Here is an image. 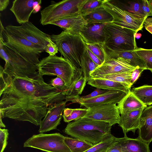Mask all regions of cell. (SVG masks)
Returning a JSON list of instances; mask_svg holds the SVG:
<instances>
[{
	"label": "cell",
	"instance_id": "obj_1",
	"mask_svg": "<svg viewBox=\"0 0 152 152\" xmlns=\"http://www.w3.org/2000/svg\"><path fill=\"white\" fill-rule=\"evenodd\" d=\"M0 114L19 121L39 126L49 107L65 99L61 90L45 83L38 74L33 77L10 76L0 65Z\"/></svg>",
	"mask_w": 152,
	"mask_h": 152
},
{
	"label": "cell",
	"instance_id": "obj_2",
	"mask_svg": "<svg viewBox=\"0 0 152 152\" xmlns=\"http://www.w3.org/2000/svg\"><path fill=\"white\" fill-rule=\"evenodd\" d=\"M109 123L83 117L69 123L66 134L94 145L112 136Z\"/></svg>",
	"mask_w": 152,
	"mask_h": 152
},
{
	"label": "cell",
	"instance_id": "obj_3",
	"mask_svg": "<svg viewBox=\"0 0 152 152\" xmlns=\"http://www.w3.org/2000/svg\"><path fill=\"white\" fill-rule=\"evenodd\" d=\"M50 37L64 58L76 69L81 68V58L86 47L80 36L65 30Z\"/></svg>",
	"mask_w": 152,
	"mask_h": 152
},
{
	"label": "cell",
	"instance_id": "obj_4",
	"mask_svg": "<svg viewBox=\"0 0 152 152\" xmlns=\"http://www.w3.org/2000/svg\"><path fill=\"white\" fill-rule=\"evenodd\" d=\"M105 40L103 45L108 48L118 51H132L137 48L136 33L132 30L112 22L106 23L104 28Z\"/></svg>",
	"mask_w": 152,
	"mask_h": 152
},
{
	"label": "cell",
	"instance_id": "obj_5",
	"mask_svg": "<svg viewBox=\"0 0 152 152\" xmlns=\"http://www.w3.org/2000/svg\"><path fill=\"white\" fill-rule=\"evenodd\" d=\"M88 0H64L54 2L40 12L41 24L45 25L65 18L80 15Z\"/></svg>",
	"mask_w": 152,
	"mask_h": 152
},
{
	"label": "cell",
	"instance_id": "obj_6",
	"mask_svg": "<svg viewBox=\"0 0 152 152\" xmlns=\"http://www.w3.org/2000/svg\"><path fill=\"white\" fill-rule=\"evenodd\" d=\"M38 68L40 75H56L61 78L66 88L73 80L77 71V69L64 58L56 56L49 55L43 58L38 64Z\"/></svg>",
	"mask_w": 152,
	"mask_h": 152
},
{
	"label": "cell",
	"instance_id": "obj_7",
	"mask_svg": "<svg viewBox=\"0 0 152 152\" xmlns=\"http://www.w3.org/2000/svg\"><path fill=\"white\" fill-rule=\"evenodd\" d=\"M8 56L4 68V72L10 76L33 77L39 74L38 66L31 63L10 47L4 44Z\"/></svg>",
	"mask_w": 152,
	"mask_h": 152
},
{
	"label": "cell",
	"instance_id": "obj_8",
	"mask_svg": "<svg viewBox=\"0 0 152 152\" xmlns=\"http://www.w3.org/2000/svg\"><path fill=\"white\" fill-rule=\"evenodd\" d=\"M2 33L5 45L17 52L26 59L38 66L40 53L45 51L42 47L35 45L20 36L11 32L4 28Z\"/></svg>",
	"mask_w": 152,
	"mask_h": 152
},
{
	"label": "cell",
	"instance_id": "obj_9",
	"mask_svg": "<svg viewBox=\"0 0 152 152\" xmlns=\"http://www.w3.org/2000/svg\"><path fill=\"white\" fill-rule=\"evenodd\" d=\"M65 137L59 133L34 134L26 141L23 147L47 152H71L64 142Z\"/></svg>",
	"mask_w": 152,
	"mask_h": 152
},
{
	"label": "cell",
	"instance_id": "obj_10",
	"mask_svg": "<svg viewBox=\"0 0 152 152\" xmlns=\"http://www.w3.org/2000/svg\"><path fill=\"white\" fill-rule=\"evenodd\" d=\"M103 7L113 17L112 23L129 28L136 33L142 30L146 18L139 16L124 10L112 3L109 0H104Z\"/></svg>",
	"mask_w": 152,
	"mask_h": 152
},
{
	"label": "cell",
	"instance_id": "obj_11",
	"mask_svg": "<svg viewBox=\"0 0 152 152\" xmlns=\"http://www.w3.org/2000/svg\"><path fill=\"white\" fill-rule=\"evenodd\" d=\"M4 28L8 31L16 34L32 43L42 47L45 50L47 45L52 40L50 35L40 30L29 21L20 26L8 25Z\"/></svg>",
	"mask_w": 152,
	"mask_h": 152
},
{
	"label": "cell",
	"instance_id": "obj_12",
	"mask_svg": "<svg viewBox=\"0 0 152 152\" xmlns=\"http://www.w3.org/2000/svg\"><path fill=\"white\" fill-rule=\"evenodd\" d=\"M116 104H103L90 108L84 117L108 123L111 126L119 124L121 115Z\"/></svg>",
	"mask_w": 152,
	"mask_h": 152
},
{
	"label": "cell",
	"instance_id": "obj_13",
	"mask_svg": "<svg viewBox=\"0 0 152 152\" xmlns=\"http://www.w3.org/2000/svg\"><path fill=\"white\" fill-rule=\"evenodd\" d=\"M41 0H15L10 9L20 24L28 22L32 13H35L41 8Z\"/></svg>",
	"mask_w": 152,
	"mask_h": 152
},
{
	"label": "cell",
	"instance_id": "obj_14",
	"mask_svg": "<svg viewBox=\"0 0 152 152\" xmlns=\"http://www.w3.org/2000/svg\"><path fill=\"white\" fill-rule=\"evenodd\" d=\"M66 102L62 101L50 106L40 124L38 132L42 133L56 129L60 122Z\"/></svg>",
	"mask_w": 152,
	"mask_h": 152
},
{
	"label": "cell",
	"instance_id": "obj_15",
	"mask_svg": "<svg viewBox=\"0 0 152 152\" xmlns=\"http://www.w3.org/2000/svg\"><path fill=\"white\" fill-rule=\"evenodd\" d=\"M135 67L121 58H110L105 56L104 61L90 74L91 77L133 71Z\"/></svg>",
	"mask_w": 152,
	"mask_h": 152
},
{
	"label": "cell",
	"instance_id": "obj_16",
	"mask_svg": "<svg viewBox=\"0 0 152 152\" xmlns=\"http://www.w3.org/2000/svg\"><path fill=\"white\" fill-rule=\"evenodd\" d=\"M106 23H87L82 28L79 34L86 43L103 45L105 40L104 28Z\"/></svg>",
	"mask_w": 152,
	"mask_h": 152
},
{
	"label": "cell",
	"instance_id": "obj_17",
	"mask_svg": "<svg viewBox=\"0 0 152 152\" xmlns=\"http://www.w3.org/2000/svg\"><path fill=\"white\" fill-rule=\"evenodd\" d=\"M117 90H110L97 97L84 100H80V107L89 109L93 107L112 103L118 104L128 94Z\"/></svg>",
	"mask_w": 152,
	"mask_h": 152
},
{
	"label": "cell",
	"instance_id": "obj_18",
	"mask_svg": "<svg viewBox=\"0 0 152 152\" xmlns=\"http://www.w3.org/2000/svg\"><path fill=\"white\" fill-rule=\"evenodd\" d=\"M87 81L84 76L81 68L77 69L76 72L73 80L64 91L66 95L65 101H71L72 103H79L80 95Z\"/></svg>",
	"mask_w": 152,
	"mask_h": 152
},
{
	"label": "cell",
	"instance_id": "obj_19",
	"mask_svg": "<svg viewBox=\"0 0 152 152\" xmlns=\"http://www.w3.org/2000/svg\"><path fill=\"white\" fill-rule=\"evenodd\" d=\"M105 56L110 58H121L131 65L146 69L145 64L143 59L135 50L128 51H118L110 49L104 45H99Z\"/></svg>",
	"mask_w": 152,
	"mask_h": 152
},
{
	"label": "cell",
	"instance_id": "obj_20",
	"mask_svg": "<svg viewBox=\"0 0 152 152\" xmlns=\"http://www.w3.org/2000/svg\"><path fill=\"white\" fill-rule=\"evenodd\" d=\"M137 137L148 144L152 141V105L147 107L141 115Z\"/></svg>",
	"mask_w": 152,
	"mask_h": 152
},
{
	"label": "cell",
	"instance_id": "obj_21",
	"mask_svg": "<svg viewBox=\"0 0 152 152\" xmlns=\"http://www.w3.org/2000/svg\"><path fill=\"white\" fill-rule=\"evenodd\" d=\"M116 141L124 152H151L149 144L137 138L133 139L124 136L115 138Z\"/></svg>",
	"mask_w": 152,
	"mask_h": 152
},
{
	"label": "cell",
	"instance_id": "obj_22",
	"mask_svg": "<svg viewBox=\"0 0 152 152\" xmlns=\"http://www.w3.org/2000/svg\"><path fill=\"white\" fill-rule=\"evenodd\" d=\"M145 108L121 114L119 126L122 128L124 136H126V133L132 131L135 133L136 130L138 129L141 115Z\"/></svg>",
	"mask_w": 152,
	"mask_h": 152
},
{
	"label": "cell",
	"instance_id": "obj_23",
	"mask_svg": "<svg viewBox=\"0 0 152 152\" xmlns=\"http://www.w3.org/2000/svg\"><path fill=\"white\" fill-rule=\"evenodd\" d=\"M87 23L80 15L65 18L55 21L50 24L57 26L75 34H79L82 28Z\"/></svg>",
	"mask_w": 152,
	"mask_h": 152
},
{
	"label": "cell",
	"instance_id": "obj_24",
	"mask_svg": "<svg viewBox=\"0 0 152 152\" xmlns=\"http://www.w3.org/2000/svg\"><path fill=\"white\" fill-rule=\"evenodd\" d=\"M87 82L89 85L101 89L117 90L127 93L131 91L128 85L109 80L91 78Z\"/></svg>",
	"mask_w": 152,
	"mask_h": 152
},
{
	"label": "cell",
	"instance_id": "obj_25",
	"mask_svg": "<svg viewBox=\"0 0 152 152\" xmlns=\"http://www.w3.org/2000/svg\"><path fill=\"white\" fill-rule=\"evenodd\" d=\"M117 106L121 115L147 107L138 99L131 91L118 104Z\"/></svg>",
	"mask_w": 152,
	"mask_h": 152
},
{
	"label": "cell",
	"instance_id": "obj_26",
	"mask_svg": "<svg viewBox=\"0 0 152 152\" xmlns=\"http://www.w3.org/2000/svg\"><path fill=\"white\" fill-rule=\"evenodd\" d=\"M87 23L112 22L113 17L103 7H98L90 13L82 16Z\"/></svg>",
	"mask_w": 152,
	"mask_h": 152
},
{
	"label": "cell",
	"instance_id": "obj_27",
	"mask_svg": "<svg viewBox=\"0 0 152 152\" xmlns=\"http://www.w3.org/2000/svg\"><path fill=\"white\" fill-rule=\"evenodd\" d=\"M110 1L124 10L136 15L141 18H145L142 9V0L124 1L113 0Z\"/></svg>",
	"mask_w": 152,
	"mask_h": 152
},
{
	"label": "cell",
	"instance_id": "obj_28",
	"mask_svg": "<svg viewBox=\"0 0 152 152\" xmlns=\"http://www.w3.org/2000/svg\"><path fill=\"white\" fill-rule=\"evenodd\" d=\"M131 91L145 105L152 104V86L144 85L134 88Z\"/></svg>",
	"mask_w": 152,
	"mask_h": 152
},
{
	"label": "cell",
	"instance_id": "obj_29",
	"mask_svg": "<svg viewBox=\"0 0 152 152\" xmlns=\"http://www.w3.org/2000/svg\"><path fill=\"white\" fill-rule=\"evenodd\" d=\"M64 142L71 152H84L94 145L77 138L65 137Z\"/></svg>",
	"mask_w": 152,
	"mask_h": 152
},
{
	"label": "cell",
	"instance_id": "obj_30",
	"mask_svg": "<svg viewBox=\"0 0 152 152\" xmlns=\"http://www.w3.org/2000/svg\"><path fill=\"white\" fill-rule=\"evenodd\" d=\"M81 66L84 76L87 81L91 78L90 73L99 66L91 59L87 48L81 58Z\"/></svg>",
	"mask_w": 152,
	"mask_h": 152
},
{
	"label": "cell",
	"instance_id": "obj_31",
	"mask_svg": "<svg viewBox=\"0 0 152 152\" xmlns=\"http://www.w3.org/2000/svg\"><path fill=\"white\" fill-rule=\"evenodd\" d=\"M88 110V108H65L62 115L64 121L65 122H69L72 121H75L83 118Z\"/></svg>",
	"mask_w": 152,
	"mask_h": 152
},
{
	"label": "cell",
	"instance_id": "obj_32",
	"mask_svg": "<svg viewBox=\"0 0 152 152\" xmlns=\"http://www.w3.org/2000/svg\"><path fill=\"white\" fill-rule=\"evenodd\" d=\"M132 72L99 75L91 78L109 80L127 85L131 88L132 86L131 83Z\"/></svg>",
	"mask_w": 152,
	"mask_h": 152
},
{
	"label": "cell",
	"instance_id": "obj_33",
	"mask_svg": "<svg viewBox=\"0 0 152 152\" xmlns=\"http://www.w3.org/2000/svg\"><path fill=\"white\" fill-rule=\"evenodd\" d=\"M115 138L112 135L84 152H108L113 146L115 142Z\"/></svg>",
	"mask_w": 152,
	"mask_h": 152
},
{
	"label": "cell",
	"instance_id": "obj_34",
	"mask_svg": "<svg viewBox=\"0 0 152 152\" xmlns=\"http://www.w3.org/2000/svg\"><path fill=\"white\" fill-rule=\"evenodd\" d=\"M134 50L144 61L146 69H152V49L137 47Z\"/></svg>",
	"mask_w": 152,
	"mask_h": 152
},
{
	"label": "cell",
	"instance_id": "obj_35",
	"mask_svg": "<svg viewBox=\"0 0 152 152\" xmlns=\"http://www.w3.org/2000/svg\"><path fill=\"white\" fill-rule=\"evenodd\" d=\"M103 3V0H88L81 9V15H87L96 8L102 7Z\"/></svg>",
	"mask_w": 152,
	"mask_h": 152
},
{
	"label": "cell",
	"instance_id": "obj_36",
	"mask_svg": "<svg viewBox=\"0 0 152 152\" xmlns=\"http://www.w3.org/2000/svg\"><path fill=\"white\" fill-rule=\"evenodd\" d=\"M86 48L95 55L103 63L105 60V55L99 45L86 43Z\"/></svg>",
	"mask_w": 152,
	"mask_h": 152
},
{
	"label": "cell",
	"instance_id": "obj_37",
	"mask_svg": "<svg viewBox=\"0 0 152 152\" xmlns=\"http://www.w3.org/2000/svg\"><path fill=\"white\" fill-rule=\"evenodd\" d=\"M8 135V129L0 128V152H3L6 147Z\"/></svg>",
	"mask_w": 152,
	"mask_h": 152
},
{
	"label": "cell",
	"instance_id": "obj_38",
	"mask_svg": "<svg viewBox=\"0 0 152 152\" xmlns=\"http://www.w3.org/2000/svg\"><path fill=\"white\" fill-rule=\"evenodd\" d=\"M49 84L51 86L60 89L62 91H64L66 88L64 81L58 76L52 79Z\"/></svg>",
	"mask_w": 152,
	"mask_h": 152
},
{
	"label": "cell",
	"instance_id": "obj_39",
	"mask_svg": "<svg viewBox=\"0 0 152 152\" xmlns=\"http://www.w3.org/2000/svg\"><path fill=\"white\" fill-rule=\"evenodd\" d=\"M142 9L146 18L152 16V2L151 0H142Z\"/></svg>",
	"mask_w": 152,
	"mask_h": 152
},
{
	"label": "cell",
	"instance_id": "obj_40",
	"mask_svg": "<svg viewBox=\"0 0 152 152\" xmlns=\"http://www.w3.org/2000/svg\"><path fill=\"white\" fill-rule=\"evenodd\" d=\"M109 90H102L96 88V89L90 94L86 96H80L79 98V101L80 100L88 99L97 97L108 92Z\"/></svg>",
	"mask_w": 152,
	"mask_h": 152
},
{
	"label": "cell",
	"instance_id": "obj_41",
	"mask_svg": "<svg viewBox=\"0 0 152 152\" xmlns=\"http://www.w3.org/2000/svg\"><path fill=\"white\" fill-rule=\"evenodd\" d=\"M58 51L57 46L52 40L49 42L46 46L45 51L50 56H55Z\"/></svg>",
	"mask_w": 152,
	"mask_h": 152
},
{
	"label": "cell",
	"instance_id": "obj_42",
	"mask_svg": "<svg viewBox=\"0 0 152 152\" xmlns=\"http://www.w3.org/2000/svg\"><path fill=\"white\" fill-rule=\"evenodd\" d=\"M145 68L137 67L132 72L131 77V83L132 85L137 80L141 73L144 70Z\"/></svg>",
	"mask_w": 152,
	"mask_h": 152
},
{
	"label": "cell",
	"instance_id": "obj_43",
	"mask_svg": "<svg viewBox=\"0 0 152 152\" xmlns=\"http://www.w3.org/2000/svg\"><path fill=\"white\" fill-rule=\"evenodd\" d=\"M146 29L152 34V17L147 18L144 23Z\"/></svg>",
	"mask_w": 152,
	"mask_h": 152
},
{
	"label": "cell",
	"instance_id": "obj_44",
	"mask_svg": "<svg viewBox=\"0 0 152 152\" xmlns=\"http://www.w3.org/2000/svg\"><path fill=\"white\" fill-rule=\"evenodd\" d=\"M87 50L91 58L96 64L99 66L103 64V62L87 48Z\"/></svg>",
	"mask_w": 152,
	"mask_h": 152
},
{
	"label": "cell",
	"instance_id": "obj_45",
	"mask_svg": "<svg viewBox=\"0 0 152 152\" xmlns=\"http://www.w3.org/2000/svg\"><path fill=\"white\" fill-rule=\"evenodd\" d=\"M9 0H0V11H3L5 10L10 3Z\"/></svg>",
	"mask_w": 152,
	"mask_h": 152
},
{
	"label": "cell",
	"instance_id": "obj_46",
	"mask_svg": "<svg viewBox=\"0 0 152 152\" xmlns=\"http://www.w3.org/2000/svg\"><path fill=\"white\" fill-rule=\"evenodd\" d=\"M108 152H124L120 148L119 146L117 144L116 140L112 148Z\"/></svg>",
	"mask_w": 152,
	"mask_h": 152
},
{
	"label": "cell",
	"instance_id": "obj_47",
	"mask_svg": "<svg viewBox=\"0 0 152 152\" xmlns=\"http://www.w3.org/2000/svg\"><path fill=\"white\" fill-rule=\"evenodd\" d=\"M2 119V118L0 117V127H5L6 126L3 122Z\"/></svg>",
	"mask_w": 152,
	"mask_h": 152
},
{
	"label": "cell",
	"instance_id": "obj_48",
	"mask_svg": "<svg viewBox=\"0 0 152 152\" xmlns=\"http://www.w3.org/2000/svg\"><path fill=\"white\" fill-rule=\"evenodd\" d=\"M150 70L152 72V69H150Z\"/></svg>",
	"mask_w": 152,
	"mask_h": 152
},
{
	"label": "cell",
	"instance_id": "obj_49",
	"mask_svg": "<svg viewBox=\"0 0 152 152\" xmlns=\"http://www.w3.org/2000/svg\"><path fill=\"white\" fill-rule=\"evenodd\" d=\"M151 1H152V0H151Z\"/></svg>",
	"mask_w": 152,
	"mask_h": 152
}]
</instances>
